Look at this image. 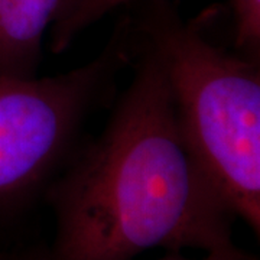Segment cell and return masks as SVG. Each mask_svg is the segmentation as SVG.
<instances>
[{
  "mask_svg": "<svg viewBox=\"0 0 260 260\" xmlns=\"http://www.w3.org/2000/svg\"><path fill=\"white\" fill-rule=\"evenodd\" d=\"M44 200L55 218L45 260L236 247V215L192 156L162 62L140 39L132 81L106 126L75 149Z\"/></svg>",
  "mask_w": 260,
  "mask_h": 260,
  "instance_id": "obj_1",
  "label": "cell"
},
{
  "mask_svg": "<svg viewBox=\"0 0 260 260\" xmlns=\"http://www.w3.org/2000/svg\"><path fill=\"white\" fill-rule=\"evenodd\" d=\"M135 30L162 62L192 156L259 237V61L214 45L165 3L148 8Z\"/></svg>",
  "mask_w": 260,
  "mask_h": 260,
  "instance_id": "obj_2",
  "label": "cell"
},
{
  "mask_svg": "<svg viewBox=\"0 0 260 260\" xmlns=\"http://www.w3.org/2000/svg\"><path fill=\"white\" fill-rule=\"evenodd\" d=\"M132 29L119 25L100 54L62 74L0 77V215L23 213L78 148L85 121L130 59Z\"/></svg>",
  "mask_w": 260,
  "mask_h": 260,
  "instance_id": "obj_3",
  "label": "cell"
},
{
  "mask_svg": "<svg viewBox=\"0 0 260 260\" xmlns=\"http://www.w3.org/2000/svg\"><path fill=\"white\" fill-rule=\"evenodd\" d=\"M61 0H0V77L34 78Z\"/></svg>",
  "mask_w": 260,
  "mask_h": 260,
  "instance_id": "obj_4",
  "label": "cell"
},
{
  "mask_svg": "<svg viewBox=\"0 0 260 260\" xmlns=\"http://www.w3.org/2000/svg\"><path fill=\"white\" fill-rule=\"evenodd\" d=\"M135 0H61L59 9L51 25L49 49L61 54L75 38L113 9Z\"/></svg>",
  "mask_w": 260,
  "mask_h": 260,
  "instance_id": "obj_5",
  "label": "cell"
},
{
  "mask_svg": "<svg viewBox=\"0 0 260 260\" xmlns=\"http://www.w3.org/2000/svg\"><path fill=\"white\" fill-rule=\"evenodd\" d=\"M234 20L236 52L259 61L260 0H229Z\"/></svg>",
  "mask_w": 260,
  "mask_h": 260,
  "instance_id": "obj_6",
  "label": "cell"
},
{
  "mask_svg": "<svg viewBox=\"0 0 260 260\" xmlns=\"http://www.w3.org/2000/svg\"><path fill=\"white\" fill-rule=\"evenodd\" d=\"M159 260H256L253 256L247 254L246 251L240 250L237 246L229 249V250L213 251V253H205L203 259H188L184 257L181 253H167L165 257Z\"/></svg>",
  "mask_w": 260,
  "mask_h": 260,
  "instance_id": "obj_7",
  "label": "cell"
},
{
  "mask_svg": "<svg viewBox=\"0 0 260 260\" xmlns=\"http://www.w3.org/2000/svg\"><path fill=\"white\" fill-rule=\"evenodd\" d=\"M8 260H45V249L34 247L30 250L23 251V253Z\"/></svg>",
  "mask_w": 260,
  "mask_h": 260,
  "instance_id": "obj_8",
  "label": "cell"
},
{
  "mask_svg": "<svg viewBox=\"0 0 260 260\" xmlns=\"http://www.w3.org/2000/svg\"><path fill=\"white\" fill-rule=\"evenodd\" d=\"M0 260H8V259H6L5 256H2V254H0Z\"/></svg>",
  "mask_w": 260,
  "mask_h": 260,
  "instance_id": "obj_9",
  "label": "cell"
}]
</instances>
